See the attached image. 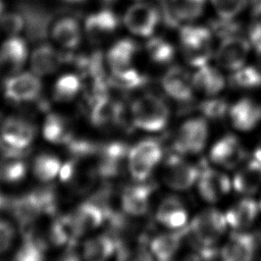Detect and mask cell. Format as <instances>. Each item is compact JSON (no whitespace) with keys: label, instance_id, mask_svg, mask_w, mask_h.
<instances>
[{"label":"cell","instance_id":"7dc6e473","mask_svg":"<svg viewBox=\"0 0 261 261\" xmlns=\"http://www.w3.org/2000/svg\"><path fill=\"white\" fill-rule=\"evenodd\" d=\"M13 227L5 220L0 219V253L7 250L13 240Z\"/></svg>","mask_w":261,"mask_h":261},{"label":"cell","instance_id":"d6986e66","mask_svg":"<svg viewBox=\"0 0 261 261\" xmlns=\"http://www.w3.org/2000/svg\"><path fill=\"white\" fill-rule=\"evenodd\" d=\"M162 12L169 27H176L180 20H193L201 15L205 0H162Z\"/></svg>","mask_w":261,"mask_h":261},{"label":"cell","instance_id":"f907efd6","mask_svg":"<svg viewBox=\"0 0 261 261\" xmlns=\"http://www.w3.org/2000/svg\"><path fill=\"white\" fill-rule=\"evenodd\" d=\"M185 261H209V259L205 258L200 253H197V254H193V255L189 256L187 259H185Z\"/></svg>","mask_w":261,"mask_h":261},{"label":"cell","instance_id":"7a4b0ae2","mask_svg":"<svg viewBox=\"0 0 261 261\" xmlns=\"http://www.w3.org/2000/svg\"><path fill=\"white\" fill-rule=\"evenodd\" d=\"M129 118L134 127L148 133H157L167 126L170 109L161 97L144 94L132 102Z\"/></svg>","mask_w":261,"mask_h":261},{"label":"cell","instance_id":"9c48e42d","mask_svg":"<svg viewBox=\"0 0 261 261\" xmlns=\"http://www.w3.org/2000/svg\"><path fill=\"white\" fill-rule=\"evenodd\" d=\"M259 241L255 233L245 230L229 234L220 249L221 261H255Z\"/></svg>","mask_w":261,"mask_h":261},{"label":"cell","instance_id":"b9f144b4","mask_svg":"<svg viewBox=\"0 0 261 261\" xmlns=\"http://www.w3.org/2000/svg\"><path fill=\"white\" fill-rule=\"evenodd\" d=\"M149 247L138 244L134 247L121 246L117 251V261H155Z\"/></svg>","mask_w":261,"mask_h":261},{"label":"cell","instance_id":"d6a6232c","mask_svg":"<svg viewBox=\"0 0 261 261\" xmlns=\"http://www.w3.org/2000/svg\"><path fill=\"white\" fill-rule=\"evenodd\" d=\"M14 217L19 221L22 228L29 226L41 213L42 210L33 198L32 194L13 199L9 203Z\"/></svg>","mask_w":261,"mask_h":261},{"label":"cell","instance_id":"277c9868","mask_svg":"<svg viewBox=\"0 0 261 261\" xmlns=\"http://www.w3.org/2000/svg\"><path fill=\"white\" fill-rule=\"evenodd\" d=\"M180 46L187 62L201 67L207 64L212 55V37L203 27H184L179 32Z\"/></svg>","mask_w":261,"mask_h":261},{"label":"cell","instance_id":"6da1fadb","mask_svg":"<svg viewBox=\"0 0 261 261\" xmlns=\"http://www.w3.org/2000/svg\"><path fill=\"white\" fill-rule=\"evenodd\" d=\"M227 226L224 213L216 208H206L192 218L187 226V236L198 253L211 259L214 246L221 240Z\"/></svg>","mask_w":261,"mask_h":261},{"label":"cell","instance_id":"e575fe53","mask_svg":"<svg viewBox=\"0 0 261 261\" xmlns=\"http://www.w3.org/2000/svg\"><path fill=\"white\" fill-rule=\"evenodd\" d=\"M43 135L47 141L61 144H66L72 138L66 128L65 121L56 114H49L46 118Z\"/></svg>","mask_w":261,"mask_h":261},{"label":"cell","instance_id":"44dd1931","mask_svg":"<svg viewBox=\"0 0 261 261\" xmlns=\"http://www.w3.org/2000/svg\"><path fill=\"white\" fill-rule=\"evenodd\" d=\"M259 211V203L246 196L231 205L224 215L229 227L236 231H242L253 225L258 217Z\"/></svg>","mask_w":261,"mask_h":261},{"label":"cell","instance_id":"4dcf8cb0","mask_svg":"<svg viewBox=\"0 0 261 261\" xmlns=\"http://www.w3.org/2000/svg\"><path fill=\"white\" fill-rule=\"evenodd\" d=\"M53 39L64 48H75L81 42V30L73 17L59 19L52 29Z\"/></svg>","mask_w":261,"mask_h":261},{"label":"cell","instance_id":"ac0fdd59","mask_svg":"<svg viewBox=\"0 0 261 261\" xmlns=\"http://www.w3.org/2000/svg\"><path fill=\"white\" fill-rule=\"evenodd\" d=\"M231 125L241 132H251L261 122V105L253 99L242 98L228 110Z\"/></svg>","mask_w":261,"mask_h":261},{"label":"cell","instance_id":"cb8c5ba5","mask_svg":"<svg viewBox=\"0 0 261 261\" xmlns=\"http://www.w3.org/2000/svg\"><path fill=\"white\" fill-rule=\"evenodd\" d=\"M118 27L116 15L104 9L99 12L90 14L85 21V30L89 40L95 44H99L112 35Z\"/></svg>","mask_w":261,"mask_h":261},{"label":"cell","instance_id":"f1b7e54d","mask_svg":"<svg viewBox=\"0 0 261 261\" xmlns=\"http://www.w3.org/2000/svg\"><path fill=\"white\" fill-rule=\"evenodd\" d=\"M65 61L64 55L48 44L38 46L31 56V67L35 74L46 75L54 72Z\"/></svg>","mask_w":261,"mask_h":261},{"label":"cell","instance_id":"603a6c76","mask_svg":"<svg viewBox=\"0 0 261 261\" xmlns=\"http://www.w3.org/2000/svg\"><path fill=\"white\" fill-rule=\"evenodd\" d=\"M233 190L243 196H252L261 189V162L257 159L246 161L239 167L232 178Z\"/></svg>","mask_w":261,"mask_h":261},{"label":"cell","instance_id":"52a82bcc","mask_svg":"<svg viewBox=\"0 0 261 261\" xmlns=\"http://www.w3.org/2000/svg\"><path fill=\"white\" fill-rule=\"evenodd\" d=\"M247 149L241 140L232 134H227L219 138L209 151L211 162L228 170L239 168L247 161Z\"/></svg>","mask_w":261,"mask_h":261},{"label":"cell","instance_id":"ab89813d","mask_svg":"<svg viewBox=\"0 0 261 261\" xmlns=\"http://www.w3.org/2000/svg\"><path fill=\"white\" fill-rule=\"evenodd\" d=\"M60 170V162L59 160L50 155H40L36 158L34 163V173L35 175L43 180L48 181L53 179Z\"/></svg>","mask_w":261,"mask_h":261},{"label":"cell","instance_id":"30bf717a","mask_svg":"<svg viewBox=\"0 0 261 261\" xmlns=\"http://www.w3.org/2000/svg\"><path fill=\"white\" fill-rule=\"evenodd\" d=\"M159 21V12L151 4L140 2L132 5L125 12L123 22L127 30L141 37L151 36Z\"/></svg>","mask_w":261,"mask_h":261},{"label":"cell","instance_id":"f6af8a7d","mask_svg":"<svg viewBox=\"0 0 261 261\" xmlns=\"http://www.w3.org/2000/svg\"><path fill=\"white\" fill-rule=\"evenodd\" d=\"M1 29L7 35L13 37L19 34L24 28V18L21 12L3 13L0 19Z\"/></svg>","mask_w":261,"mask_h":261},{"label":"cell","instance_id":"83f0119b","mask_svg":"<svg viewBox=\"0 0 261 261\" xmlns=\"http://www.w3.org/2000/svg\"><path fill=\"white\" fill-rule=\"evenodd\" d=\"M123 244L115 236L105 233L86 242L84 258L87 261H105L111 257Z\"/></svg>","mask_w":261,"mask_h":261},{"label":"cell","instance_id":"ee69618b","mask_svg":"<svg viewBox=\"0 0 261 261\" xmlns=\"http://www.w3.org/2000/svg\"><path fill=\"white\" fill-rule=\"evenodd\" d=\"M211 3L221 18L231 19L244 9L247 0H211Z\"/></svg>","mask_w":261,"mask_h":261},{"label":"cell","instance_id":"c3c4849f","mask_svg":"<svg viewBox=\"0 0 261 261\" xmlns=\"http://www.w3.org/2000/svg\"><path fill=\"white\" fill-rule=\"evenodd\" d=\"M213 29L220 36H229V35L232 36L236 33V31L239 29V27L234 22L229 21V19L222 18L221 20L213 24Z\"/></svg>","mask_w":261,"mask_h":261},{"label":"cell","instance_id":"5b68a950","mask_svg":"<svg viewBox=\"0 0 261 261\" xmlns=\"http://www.w3.org/2000/svg\"><path fill=\"white\" fill-rule=\"evenodd\" d=\"M209 135L205 117H192L184 121L173 137L172 146L179 155H196L206 147Z\"/></svg>","mask_w":261,"mask_h":261},{"label":"cell","instance_id":"5bb4252c","mask_svg":"<svg viewBox=\"0 0 261 261\" xmlns=\"http://www.w3.org/2000/svg\"><path fill=\"white\" fill-rule=\"evenodd\" d=\"M250 51V43L243 38L230 36L225 38L216 52L218 65L227 70H237L244 66Z\"/></svg>","mask_w":261,"mask_h":261},{"label":"cell","instance_id":"f546056e","mask_svg":"<svg viewBox=\"0 0 261 261\" xmlns=\"http://www.w3.org/2000/svg\"><path fill=\"white\" fill-rule=\"evenodd\" d=\"M194 88L206 96H214L224 88L223 75L215 68L207 64L199 67L192 77Z\"/></svg>","mask_w":261,"mask_h":261},{"label":"cell","instance_id":"1f68e13d","mask_svg":"<svg viewBox=\"0 0 261 261\" xmlns=\"http://www.w3.org/2000/svg\"><path fill=\"white\" fill-rule=\"evenodd\" d=\"M138 46L130 39L117 41L107 52V62L112 70L128 67L137 52Z\"/></svg>","mask_w":261,"mask_h":261},{"label":"cell","instance_id":"11a10c76","mask_svg":"<svg viewBox=\"0 0 261 261\" xmlns=\"http://www.w3.org/2000/svg\"><path fill=\"white\" fill-rule=\"evenodd\" d=\"M65 1H68V2H79V1H83V0H65Z\"/></svg>","mask_w":261,"mask_h":261},{"label":"cell","instance_id":"9a60e30c","mask_svg":"<svg viewBox=\"0 0 261 261\" xmlns=\"http://www.w3.org/2000/svg\"><path fill=\"white\" fill-rule=\"evenodd\" d=\"M155 219L167 229L176 230L187 226L189 213L181 199L177 196L170 195L163 198L158 204Z\"/></svg>","mask_w":261,"mask_h":261},{"label":"cell","instance_id":"f35d334b","mask_svg":"<svg viewBox=\"0 0 261 261\" xmlns=\"http://www.w3.org/2000/svg\"><path fill=\"white\" fill-rule=\"evenodd\" d=\"M13 261H44V244L32 233H24V242Z\"/></svg>","mask_w":261,"mask_h":261},{"label":"cell","instance_id":"7402d4cb","mask_svg":"<svg viewBox=\"0 0 261 261\" xmlns=\"http://www.w3.org/2000/svg\"><path fill=\"white\" fill-rule=\"evenodd\" d=\"M187 236V226L181 229L169 230L155 236L148 247L158 261H172L182 245V239Z\"/></svg>","mask_w":261,"mask_h":261},{"label":"cell","instance_id":"60d3db41","mask_svg":"<svg viewBox=\"0 0 261 261\" xmlns=\"http://www.w3.org/2000/svg\"><path fill=\"white\" fill-rule=\"evenodd\" d=\"M27 171L25 164L19 158L4 157L0 161V180L13 182L20 180Z\"/></svg>","mask_w":261,"mask_h":261},{"label":"cell","instance_id":"e0dca14e","mask_svg":"<svg viewBox=\"0 0 261 261\" xmlns=\"http://www.w3.org/2000/svg\"><path fill=\"white\" fill-rule=\"evenodd\" d=\"M152 194L153 187L145 181L126 187L120 196L122 212L134 217L145 215L149 210Z\"/></svg>","mask_w":261,"mask_h":261},{"label":"cell","instance_id":"7bdbcfd3","mask_svg":"<svg viewBox=\"0 0 261 261\" xmlns=\"http://www.w3.org/2000/svg\"><path fill=\"white\" fill-rule=\"evenodd\" d=\"M199 109L206 119L220 120L228 115L229 106L224 100L213 98L202 102Z\"/></svg>","mask_w":261,"mask_h":261},{"label":"cell","instance_id":"bcb514c9","mask_svg":"<svg viewBox=\"0 0 261 261\" xmlns=\"http://www.w3.org/2000/svg\"><path fill=\"white\" fill-rule=\"evenodd\" d=\"M250 39L254 47L261 53V3L256 4L252 24L250 29Z\"/></svg>","mask_w":261,"mask_h":261},{"label":"cell","instance_id":"816d5d0a","mask_svg":"<svg viewBox=\"0 0 261 261\" xmlns=\"http://www.w3.org/2000/svg\"><path fill=\"white\" fill-rule=\"evenodd\" d=\"M254 158L261 162V140L259 141V143L257 144V146H256V148H255V151H254Z\"/></svg>","mask_w":261,"mask_h":261},{"label":"cell","instance_id":"8d00e7d4","mask_svg":"<svg viewBox=\"0 0 261 261\" xmlns=\"http://www.w3.org/2000/svg\"><path fill=\"white\" fill-rule=\"evenodd\" d=\"M82 87L81 77L75 74L61 76L54 86V98L57 101H70L79 93Z\"/></svg>","mask_w":261,"mask_h":261},{"label":"cell","instance_id":"4fadbf2b","mask_svg":"<svg viewBox=\"0 0 261 261\" xmlns=\"http://www.w3.org/2000/svg\"><path fill=\"white\" fill-rule=\"evenodd\" d=\"M42 84L37 74L22 72L8 77L4 82L5 97L14 102H29L39 97Z\"/></svg>","mask_w":261,"mask_h":261},{"label":"cell","instance_id":"7c38bea8","mask_svg":"<svg viewBox=\"0 0 261 261\" xmlns=\"http://www.w3.org/2000/svg\"><path fill=\"white\" fill-rule=\"evenodd\" d=\"M128 150L129 148L120 142L102 145L98 153L99 162L96 173L103 178H111L120 174L124 163L127 162Z\"/></svg>","mask_w":261,"mask_h":261},{"label":"cell","instance_id":"836d02e7","mask_svg":"<svg viewBox=\"0 0 261 261\" xmlns=\"http://www.w3.org/2000/svg\"><path fill=\"white\" fill-rule=\"evenodd\" d=\"M110 86L123 91H133L143 87L147 83V77L137 69L125 67L112 70L108 79Z\"/></svg>","mask_w":261,"mask_h":261},{"label":"cell","instance_id":"8fae6325","mask_svg":"<svg viewBox=\"0 0 261 261\" xmlns=\"http://www.w3.org/2000/svg\"><path fill=\"white\" fill-rule=\"evenodd\" d=\"M126 110L120 102L112 100L107 94L101 96L91 103V122L99 127L108 125L124 126Z\"/></svg>","mask_w":261,"mask_h":261},{"label":"cell","instance_id":"db71d44e","mask_svg":"<svg viewBox=\"0 0 261 261\" xmlns=\"http://www.w3.org/2000/svg\"><path fill=\"white\" fill-rule=\"evenodd\" d=\"M3 9H4V7H3V4H2V2L0 0V19H1L2 15H3Z\"/></svg>","mask_w":261,"mask_h":261},{"label":"cell","instance_id":"ffe728a7","mask_svg":"<svg viewBox=\"0 0 261 261\" xmlns=\"http://www.w3.org/2000/svg\"><path fill=\"white\" fill-rule=\"evenodd\" d=\"M70 216L76 239L96 229L107 218L105 209L95 201L82 204Z\"/></svg>","mask_w":261,"mask_h":261},{"label":"cell","instance_id":"d590c367","mask_svg":"<svg viewBox=\"0 0 261 261\" xmlns=\"http://www.w3.org/2000/svg\"><path fill=\"white\" fill-rule=\"evenodd\" d=\"M229 85L236 89H255L261 87V71L253 66L241 67L229 76Z\"/></svg>","mask_w":261,"mask_h":261},{"label":"cell","instance_id":"d4e9b609","mask_svg":"<svg viewBox=\"0 0 261 261\" xmlns=\"http://www.w3.org/2000/svg\"><path fill=\"white\" fill-rule=\"evenodd\" d=\"M24 18V29L32 42H40L47 37L50 24V13L40 6L24 4L20 7Z\"/></svg>","mask_w":261,"mask_h":261},{"label":"cell","instance_id":"4316f807","mask_svg":"<svg viewBox=\"0 0 261 261\" xmlns=\"http://www.w3.org/2000/svg\"><path fill=\"white\" fill-rule=\"evenodd\" d=\"M27 55L25 41L13 36L4 42L0 49V66L9 73H16L22 68Z\"/></svg>","mask_w":261,"mask_h":261},{"label":"cell","instance_id":"484cf974","mask_svg":"<svg viewBox=\"0 0 261 261\" xmlns=\"http://www.w3.org/2000/svg\"><path fill=\"white\" fill-rule=\"evenodd\" d=\"M34 137L35 127L19 118H7L1 126L0 138L17 149H25L32 143Z\"/></svg>","mask_w":261,"mask_h":261},{"label":"cell","instance_id":"9f6ffc18","mask_svg":"<svg viewBox=\"0 0 261 261\" xmlns=\"http://www.w3.org/2000/svg\"><path fill=\"white\" fill-rule=\"evenodd\" d=\"M259 205H260V210H261V201H260V203H259Z\"/></svg>","mask_w":261,"mask_h":261},{"label":"cell","instance_id":"ba28073f","mask_svg":"<svg viewBox=\"0 0 261 261\" xmlns=\"http://www.w3.org/2000/svg\"><path fill=\"white\" fill-rule=\"evenodd\" d=\"M231 188L232 182L226 173L206 165L200 167L197 189L200 197L207 203H217L229 194Z\"/></svg>","mask_w":261,"mask_h":261},{"label":"cell","instance_id":"681fc988","mask_svg":"<svg viewBox=\"0 0 261 261\" xmlns=\"http://www.w3.org/2000/svg\"><path fill=\"white\" fill-rule=\"evenodd\" d=\"M74 173V163L72 161H68L63 164L62 167H60L59 170V176L62 181L69 180Z\"/></svg>","mask_w":261,"mask_h":261},{"label":"cell","instance_id":"8992f818","mask_svg":"<svg viewBox=\"0 0 261 261\" xmlns=\"http://www.w3.org/2000/svg\"><path fill=\"white\" fill-rule=\"evenodd\" d=\"M200 167L184 159L179 154H170L163 161L161 177L166 187L173 191L190 190L197 184Z\"/></svg>","mask_w":261,"mask_h":261},{"label":"cell","instance_id":"2e32d148","mask_svg":"<svg viewBox=\"0 0 261 261\" xmlns=\"http://www.w3.org/2000/svg\"><path fill=\"white\" fill-rule=\"evenodd\" d=\"M165 94L179 103H189L194 98V85L189 73L178 66L169 68L161 79Z\"/></svg>","mask_w":261,"mask_h":261},{"label":"cell","instance_id":"74e56055","mask_svg":"<svg viewBox=\"0 0 261 261\" xmlns=\"http://www.w3.org/2000/svg\"><path fill=\"white\" fill-rule=\"evenodd\" d=\"M146 50L150 58L158 63H169L174 57V48L166 40L161 38H152L146 44Z\"/></svg>","mask_w":261,"mask_h":261},{"label":"cell","instance_id":"3957f363","mask_svg":"<svg viewBox=\"0 0 261 261\" xmlns=\"http://www.w3.org/2000/svg\"><path fill=\"white\" fill-rule=\"evenodd\" d=\"M163 158V148L157 139L147 138L129 148L126 167L138 182L146 181Z\"/></svg>","mask_w":261,"mask_h":261},{"label":"cell","instance_id":"f5cc1de1","mask_svg":"<svg viewBox=\"0 0 261 261\" xmlns=\"http://www.w3.org/2000/svg\"><path fill=\"white\" fill-rule=\"evenodd\" d=\"M8 203H7V199L0 193V209L2 208V207H4L5 205H7Z\"/></svg>","mask_w":261,"mask_h":261}]
</instances>
